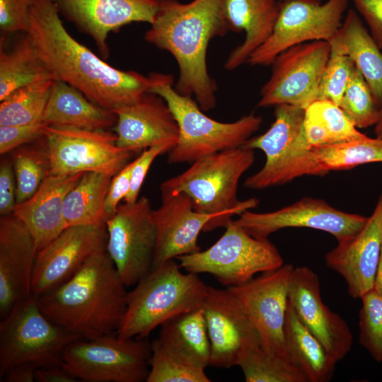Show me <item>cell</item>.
I'll return each mask as SVG.
<instances>
[{
  "label": "cell",
  "instance_id": "obj_44",
  "mask_svg": "<svg viewBox=\"0 0 382 382\" xmlns=\"http://www.w3.org/2000/svg\"><path fill=\"white\" fill-rule=\"evenodd\" d=\"M174 146L173 144H163L151 146L144 149L139 157L133 161L130 188L124 199L125 202L133 203L139 199L141 187L154 159L161 154L169 152Z\"/></svg>",
  "mask_w": 382,
  "mask_h": 382
},
{
  "label": "cell",
  "instance_id": "obj_8",
  "mask_svg": "<svg viewBox=\"0 0 382 382\" xmlns=\"http://www.w3.org/2000/svg\"><path fill=\"white\" fill-rule=\"evenodd\" d=\"M80 339L50 320L30 295L0 323V378L10 367L29 362L40 367L62 365V354Z\"/></svg>",
  "mask_w": 382,
  "mask_h": 382
},
{
  "label": "cell",
  "instance_id": "obj_14",
  "mask_svg": "<svg viewBox=\"0 0 382 382\" xmlns=\"http://www.w3.org/2000/svg\"><path fill=\"white\" fill-rule=\"evenodd\" d=\"M330 50L328 41L315 40L293 46L278 54L271 64V76L260 91L257 107L287 104L305 110L317 100Z\"/></svg>",
  "mask_w": 382,
  "mask_h": 382
},
{
  "label": "cell",
  "instance_id": "obj_5",
  "mask_svg": "<svg viewBox=\"0 0 382 382\" xmlns=\"http://www.w3.org/2000/svg\"><path fill=\"white\" fill-rule=\"evenodd\" d=\"M181 269L169 260L152 268L128 291L117 336L146 338L171 318L202 307L208 286L198 274Z\"/></svg>",
  "mask_w": 382,
  "mask_h": 382
},
{
  "label": "cell",
  "instance_id": "obj_42",
  "mask_svg": "<svg viewBox=\"0 0 382 382\" xmlns=\"http://www.w3.org/2000/svg\"><path fill=\"white\" fill-rule=\"evenodd\" d=\"M34 0H0L1 36L26 33L29 15Z\"/></svg>",
  "mask_w": 382,
  "mask_h": 382
},
{
  "label": "cell",
  "instance_id": "obj_21",
  "mask_svg": "<svg viewBox=\"0 0 382 382\" xmlns=\"http://www.w3.org/2000/svg\"><path fill=\"white\" fill-rule=\"evenodd\" d=\"M382 245V193L372 214L354 236L337 241L325 256L327 267L345 280L347 291L361 299L373 289Z\"/></svg>",
  "mask_w": 382,
  "mask_h": 382
},
{
  "label": "cell",
  "instance_id": "obj_36",
  "mask_svg": "<svg viewBox=\"0 0 382 382\" xmlns=\"http://www.w3.org/2000/svg\"><path fill=\"white\" fill-rule=\"evenodd\" d=\"M312 149L320 164L328 172L352 169L366 163H382V140L367 136Z\"/></svg>",
  "mask_w": 382,
  "mask_h": 382
},
{
  "label": "cell",
  "instance_id": "obj_11",
  "mask_svg": "<svg viewBox=\"0 0 382 382\" xmlns=\"http://www.w3.org/2000/svg\"><path fill=\"white\" fill-rule=\"evenodd\" d=\"M349 0H282L274 29L246 63L271 65L283 51L315 40L329 41L342 25Z\"/></svg>",
  "mask_w": 382,
  "mask_h": 382
},
{
  "label": "cell",
  "instance_id": "obj_1",
  "mask_svg": "<svg viewBox=\"0 0 382 382\" xmlns=\"http://www.w3.org/2000/svg\"><path fill=\"white\" fill-rule=\"evenodd\" d=\"M27 33L54 79L98 105L113 110L149 91V76L112 66L70 35L52 0H34Z\"/></svg>",
  "mask_w": 382,
  "mask_h": 382
},
{
  "label": "cell",
  "instance_id": "obj_26",
  "mask_svg": "<svg viewBox=\"0 0 382 382\" xmlns=\"http://www.w3.org/2000/svg\"><path fill=\"white\" fill-rule=\"evenodd\" d=\"M276 0H223L225 19L231 30L244 31L243 42L229 54L224 67L237 69L269 38L279 11Z\"/></svg>",
  "mask_w": 382,
  "mask_h": 382
},
{
  "label": "cell",
  "instance_id": "obj_49",
  "mask_svg": "<svg viewBox=\"0 0 382 382\" xmlns=\"http://www.w3.org/2000/svg\"><path fill=\"white\" fill-rule=\"evenodd\" d=\"M37 382H76L74 378L62 365L40 367L35 372Z\"/></svg>",
  "mask_w": 382,
  "mask_h": 382
},
{
  "label": "cell",
  "instance_id": "obj_34",
  "mask_svg": "<svg viewBox=\"0 0 382 382\" xmlns=\"http://www.w3.org/2000/svg\"><path fill=\"white\" fill-rule=\"evenodd\" d=\"M54 79L40 81L11 92L0 103V126L42 121Z\"/></svg>",
  "mask_w": 382,
  "mask_h": 382
},
{
  "label": "cell",
  "instance_id": "obj_17",
  "mask_svg": "<svg viewBox=\"0 0 382 382\" xmlns=\"http://www.w3.org/2000/svg\"><path fill=\"white\" fill-rule=\"evenodd\" d=\"M107 237L105 224L66 227L38 251L31 295L39 297L69 280L92 255L106 250Z\"/></svg>",
  "mask_w": 382,
  "mask_h": 382
},
{
  "label": "cell",
  "instance_id": "obj_9",
  "mask_svg": "<svg viewBox=\"0 0 382 382\" xmlns=\"http://www.w3.org/2000/svg\"><path fill=\"white\" fill-rule=\"evenodd\" d=\"M224 228L223 235L209 248L178 257L182 269L210 274L228 288L284 265L279 252L267 238L251 236L232 219Z\"/></svg>",
  "mask_w": 382,
  "mask_h": 382
},
{
  "label": "cell",
  "instance_id": "obj_16",
  "mask_svg": "<svg viewBox=\"0 0 382 382\" xmlns=\"http://www.w3.org/2000/svg\"><path fill=\"white\" fill-rule=\"evenodd\" d=\"M367 217L338 210L325 201L303 197L297 202L265 213L245 210L234 222L251 236L267 237L285 228H310L328 233L337 241L356 234Z\"/></svg>",
  "mask_w": 382,
  "mask_h": 382
},
{
  "label": "cell",
  "instance_id": "obj_27",
  "mask_svg": "<svg viewBox=\"0 0 382 382\" xmlns=\"http://www.w3.org/2000/svg\"><path fill=\"white\" fill-rule=\"evenodd\" d=\"M42 121L48 126L108 130L115 127L117 115L90 100L77 88L54 80Z\"/></svg>",
  "mask_w": 382,
  "mask_h": 382
},
{
  "label": "cell",
  "instance_id": "obj_43",
  "mask_svg": "<svg viewBox=\"0 0 382 382\" xmlns=\"http://www.w3.org/2000/svg\"><path fill=\"white\" fill-rule=\"evenodd\" d=\"M42 121L21 125L0 126V154L6 155L14 149L32 143L45 136Z\"/></svg>",
  "mask_w": 382,
  "mask_h": 382
},
{
  "label": "cell",
  "instance_id": "obj_13",
  "mask_svg": "<svg viewBox=\"0 0 382 382\" xmlns=\"http://www.w3.org/2000/svg\"><path fill=\"white\" fill-rule=\"evenodd\" d=\"M148 198L120 204L105 222L106 251L126 286H134L153 267L156 230Z\"/></svg>",
  "mask_w": 382,
  "mask_h": 382
},
{
  "label": "cell",
  "instance_id": "obj_39",
  "mask_svg": "<svg viewBox=\"0 0 382 382\" xmlns=\"http://www.w3.org/2000/svg\"><path fill=\"white\" fill-rule=\"evenodd\" d=\"M305 116L317 122L328 134L331 144L365 137L336 103L317 100L305 109Z\"/></svg>",
  "mask_w": 382,
  "mask_h": 382
},
{
  "label": "cell",
  "instance_id": "obj_29",
  "mask_svg": "<svg viewBox=\"0 0 382 382\" xmlns=\"http://www.w3.org/2000/svg\"><path fill=\"white\" fill-rule=\"evenodd\" d=\"M284 342L286 356L309 382H328L332 378L336 362L321 342L300 320L289 299Z\"/></svg>",
  "mask_w": 382,
  "mask_h": 382
},
{
  "label": "cell",
  "instance_id": "obj_33",
  "mask_svg": "<svg viewBox=\"0 0 382 382\" xmlns=\"http://www.w3.org/2000/svg\"><path fill=\"white\" fill-rule=\"evenodd\" d=\"M236 366L241 367L247 382H309L288 357L269 353L259 339L242 349Z\"/></svg>",
  "mask_w": 382,
  "mask_h": 382
},
{
  "label": "cell",
  "instance_id": "obj_45",
  "mask_svg": "<svg viewBox=\"0 0 382 382\" xmlns=\"http://www.w3.org/2000/svg\"><path fill=\"white\" fill-rule=\"evenodd\" d=\"M16 180L11 158H4L0 163V214H13L16 203Z\"/></svg>",
  "mask_w": 382,
  "mask_h": 382
},
{
  "label": "cell",
  "instance_id": "obj_38",
  "mask_svg": "<svg viewBox=\"0 0 382 382\" xmlns=\"http://www.w3.org/2000/svg\"><path fill=\"white\" fill-rule=\"evenodd\" d=\"M357 128L375 125L379 108L361 72L354 67L339 105Z\"/></svg>",
  "mask_w": 382,
  "mask_h": 382
},
{
  "label": "cell",
  "instance_id": "obj_24",
  "mask_svg": "<svg viewBox=\"0 0 382 382\" xmlns=\"http://www.w3.org/2000/svg\"><path fill=\"white\" fill-rule=\"evenodd\" d=\"M117 145L133 153L163 144H176L179 129L166 102L147 92L137 100L113 110Z\"/></svg>",
  "mask_w": 382,
  "mask_h": 382
},
{
  "label": "cell",
  "instance_id": "obj_47",
  "mask_svg": "<svg viewBox=\"0 0 382 382\" xmlns=\"http://www.w3.org/2000/svg\"><path fill=\"white\" fill-rule=\"evenodd\" d=\"M366 21L370 34L382 50V0H352Z\"/></svg>",
  "mask_w": 382,
  "mask_h": 382
},
{
  "label": "cell",
  "instance_id": "obj_20",
  "mask_svg": "<svg viewBox=\"0 0 382 382\" xmlns=\"http://www.w3.org/2000/svg\"><path fill=\"white\" fill-rule=\"evenodd\" d=\"M202 308L211 347L209 366H236L242 349L259 339L241 303L228 289L208 286Z\"/></svg>",
  "mask_w": 382,
  "mask_h": 382
},
{
  "label": "cell",
  "instance_id": "obj_51",
  "mask_svg": "<svg viewBox=\"0 0 382 382\" xmlns=\"http://www.w3.org/2000/svg\"><path fill=\"white\" fill-rule=\"evenodd\" d=\"M376 138L382 140V107L379 109L378 118L375 125Z\"/></svg>",
  "mask_w": 382,
  "mask_h": 382
},
{
  "label": "cell",
  "instance_id": "obj_50",
  "mask_svg": "<svg viewBox=\"0 0 382 382\" xmlns=\"http://www.w3.org/2000/svg\"><path fill=\"white\" fill-rule=\"evenodd\" d=\"M373 289L382 294V245Z\"/></svg>",
  "mask_w": 382,
  "mask_h": 382
},
{
  "label": "cell",
  "instance_id": "obj_32",
  "mask_svg": "<svg viewBox=\"0 0 382 382\" xmlns=\"http://www.w3.org/2000/svg\"><path fill=\"white\" fill-rule=\"evenodd\" d=\"M112 178L97 172L83 174L64 200L67 227L105 224V202Z\"/></svg>",
  "mask_w": 382,
  "mask_h": 382
},
{
  "label": "cell",
  "instance_id": "obj_35",
  "mask_svg": "<svg viewBox=\"0 0 382 382\" xmlns=\"http://www.w3.org/2000/svg\"><path fill=\"white\" fill-rule=\"evenodd\" d=\"M16 180V203L30 197L50 173V161L45 136L11 153Z\"/></svg>",
  "mask_w": 382,
  "mask_h": 382
},
{
  "label": "cell",
  "instance_id": "obj_46",
  "mask_svg": "<svg viewBox=\"0 0 382 382\" xmlns=\"http://www.w3.org/2000/svg\"><path fill=\"white\" fill-rule=\"evenodd\" d=\"M133 161L128 163L110 181L105 202L106 221L116 212L120 202L129 192Z\"/></svg>",
  "mask_w": 382,
  "mask_h": 382
},
{
  "label": "cell",
  "instance_id": "obj_25",
  "mask_svg": "<svg viewBox=\"0 0 382 382\" xmlns=\"http://www.w3.org/2000/svg\"><path fill=\"white\" fill-rule=\"evenodd\" d=\"M83 173H50L30 197L16 204L13 214L27 227L37 251L67 227L64 217V200Z\"/></svg>",
  "mask_w": 382,
  "mask_h": 382
},
{
  "label": "cell",
  "instance_id": "obj_18",
  "mask_svg": "<svg viewBox=\"0 0 382 382\" xmlns=\"http://www.w3.org/2000/svg\"><path fill=\"white\" fill-rule=\"evenodd\" d=\"M60 15L95 42L103 59L110 55V33L135 22L151 24L164 0H52Z\"/></svg>",
  "mask_w": 382,
  "mask_h": 382
},
{
  "label": "cell",
  "instance_id": "obj_40",
  "mask_svg": "<svg viewBox=\"0 0 382 382\" xmlns=\"http://www.w3.org/2000/svg\"><path fill=\"white\" fill-rule=\"evenodd\" d=\"M359 340L378 362L382 361V294L374 289L361 298Z\"/></svg>",
  "mask_w": 382,
  "mask_h": 382
},
{
  "label": "cell",
  "instance_id": "obj_12",
  "mask_svg": "<svg viewBox=\"0 0 382 382\" xmlns=\"http://www.w3.org/2000/svg\"><path fill=\"white\" fill-rule=\"evenodd\" d=\"M45 138L50 174L97 172L113 177L127 163L133 152L117 145L115 132L48 126Z\"/></svg>",
  "mask_w": 382,
  "mask_h": 382
},
{
  "label": "cell",
  "instance_id": "obj_37",
  "mask_svg": "<svg viewBox=\"0 0 382 382\" xmlns=\"http://www.w3.org/2000/svg\"><path fill=\"white\" fill-rule=\"evenodd\" d=\"M149 371L146 382H209L205 369L194 365L163 346L151 342Z\"/></svg>",
  "mask_w": 382,
  "mask_h": 382
},
{
  "label": "cell",
  "instance_id": "obj_6",
  "mask_svg": "<svg viewBox=\"0 0 382 382\" xmlns=\"http://www.w3.org/2000/svg\"><path fill=\"white\" fill-rule=\"evenodd\" d=\"M149 92L161 96L171 110L179 135L169 151L168 163H192L196 160L243 146L262 122L253 113L233 122L216 121L204 113L192 98L179 93L173 87L172 76L152 73Z\"/></svg>",
  "mask_w": 382,
  "mask_h": 382
},
{
  "label": "cell",
  "instance_id": "obj_31",
  "mask_svg": "<svg viewBox=\"0 0 382 382\" xmlns=\"http://www.w3.org/2000/svg\"><path fill=\"white\" fill-rule=\"evenodd\" d=\"M0 47V101L22 86L54 79L27 32L22 33L11 46L1 42Z\"/></svg>",
  "mask_w": 382,
  "mask_h": 382
},
{
  "label": "cell",
  "instance_id": "obj_48",
  "mask_svg": "<svg viewBox=\"0 0 382 382\" xmlns=\"http://www.w3.org/2000/svg\"><path fill=\"white\" fill-rule=\"evenodd\" d=\"M39 366L33 363L24 362L10 367L0 378L4 382H33Z\"/></svg>",
  "mask_w": 382,
  "mask_h": 382
},
{
  "label": "cell",
  "instance_id": "obj_23",
  "mask_svg": "<svg viewBox=\"0 0 382 382\" xmlns=\"http://www.w3.org/2000/svg\"><path fill=\"white\" fill-rule=\"evenodd\" d=\"M38 251L27 227L13 214L0 218V316L31 295Z\"/></svg>",
  "mask_w": 382,
  "mask_h": 382
},
{
  "label": "cell",
  "instance_id": "obj_3",
  "mask_svg": "<svg viewBox=\"0 0 382 382\" xmlns=\"http://www.w3.org/2000/svg\"><path fill=\"white\" fill-rule=\"evenodd\" d=\"M126 287L104 250L66 282L36 298L50 320L80 339L91 340L117 334L127 308Z\"/></svg>",
  "mask_w": 382,
  "mask_h": 382
},
{
  "label": "cell",
  "instance_id": "obj_28",
  "mask_svg": "<svg viewBox=\"0 0 382 382\" xmlns=\"http://www.w3.org/2000/svg\"><path fill=\"white\" fill-rule=\"evenodd\" d=\"M331 50L348 56L361 72L374 100L382 107V52L359 16L349 9L342 25L328 41Z\"/></svg>",
  "mask_w": 382,
  "mask_h": 382
},
{
  "label": "cell",
  "instance_id": "obj_41",
  "mask_svg": "<svg viewBox=\"0 0 382 382\" xmlns=\"http://www.w3.org/2000/svg\"><path fill=\"white\" fill-rule=\"evenodd\" d=\"M354 66L348 56L330 50L320 82L317 100H328L340 105Z\"/></svg>",
  "mask_w": 382,
  "mask_h": 382
},
{
  "label": "cell",
  "instance_id": "obj_19",
  "mask_svg": "<svg viewBox=\"0 0 382 382\" xmlns=\"http://www.w3.org/2000/svg\"><path fill=\"white\" fill-rule=\"evenodd\" d=\"M289 301L305 326L337 363L350 351L353 337L345 320L327 307L320 296L317 274L306 266L294 267Z\"/></svg>",
  "mask_w": 382,
  "mask_h": 382
},
{
  "label": "cell",
  "instance_id": "obj_4",
  "mask_svg": "<svg viewBox=\"0 0 382 382\" xmlns=\"http://www.w3.org/2000/svg\"><path fill=\"white\" fill-rule=\"evenodd\" d=\"M254 161L255 150L243 145L206 156L192 162L184 172L163 182L161 194H185L195 211L218 216L211 231L225 227L233 215L259 204L256 198L240 201L237 197L240 178Z\"/></svg>",
  "mask_w": 382,
  "mask_h": 382
},
{
  "label": "cell",
  "instance_id": "obj_7",
  "mask_svg": "<svg viewBox=\"0 0 382 382\" xmlns=\"http://www.w3.org/2000/svg\"><path fill=\"white\" fill-rule=\"evenodd\" d=\"M274 107L275 119L270 127L243 144L261 150L266 157L262 168L245 180L246 188L262 190L284 185L303 175L323 176L329 173L306 140L305 110L287 104Z\"/></svg>",
  "mask_w": 382,
  "mask_h": 382
},
{
  "label": "cell",
  "instance_id": "obj_15",
  "mask_svg": "<svg viewBox=\"0 0 382 382\" xmlns=\"http://www.w3.org/2000/svg\"><path fill=\"white\" fill-rule=\"evenodd\" d=\"M294 267L290 264L283 265L245 283L227 288L243 306L263 349L282 357H287L284 325Z\"/></svg>",
  "mask_w": 382,
  "mask_h": 382
},
{
  "label": "cell",
  "instance_id": "obj_10",
  "mask_svg": "<svg viewBox=\"0 0 382 382\" xmlns=\"http://www.w3.org/2000/svg\"><path fill=\"white\" fill-rule=\"evenodd\" d=\"M151 343L146 338L117 334L71 342L62 354V366L84 382H142L149 371Z\"/></svg>",
  "mask_w": 382,
  "mask_h": 382
},
{
  "label": "cell",
  "instance_id": "obj_30",
  "mask_svg": "<svg viewBox=\"0 0 382 382\" xmlns=\"http://www.w3.org/2000/svg\"><path fill=\"white\" fill-rule=\"evenodd\" d=\"M158 340L188 362L204 369L209 366L211 347L202 307L164 323Z\"/></svg>",
  "mask_w": 382,
  "mask_h": 382
},
{
  "label": "cell",
  "instance_id": "obj_2",
  "mask_svg": "<svg viewBox=\"0 0 382 382\" xmlns=\"http://www.w3.org/2000/svg\"><path fill=\"white\" fill-rule=\"evenodd\" d=\"M229 30L223 0H164L144 35L147 42L174 57L179 69L175 89L194 98L204 112L216 104L217 88L207 64L208 45Z\"/></svg>",
  "mask_w": 382,
  "mask_h": 382
},
{
  "label": "cell",
  "instance_id": "obj_22",
  "mask_svg": "<svg viewBox=\"0 0 382 382\" xmlns=\"http://www.w3.org/2000/svg\"><path fill=\"white\" fill-rule=\"evenodd\" d=\"M161 205L152 212L156 230L153 267L179 256L201 250L197 238L210 231L218 216L194 209L191 199L183 192L161 195Z\"/></svg>",
  "mask_w": 382,
  "mask_h": 382
}]
</instances>
